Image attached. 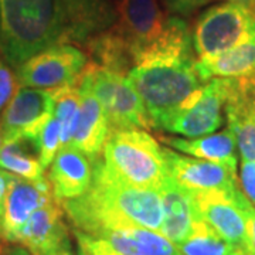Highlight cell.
Returning a JSON list of instances; mask_svg holds the SVG:
<instances>
[{
	"label": "cell",
	"instance_id": "9c48e42d",
	"mask_svg": "<svg viewBox=\"0 0 255 255\" xmlns=\"http://www.w3.org/2000/svg\"><path fill=\"white\" fill-rule=\"evenodd\" d=\"M63 204L54 199L38 209L13 238V244L24 247L31 255H50L73 250V231L64 219Z\"/></svg>",
	"mask_w": 255,
	"mask_h": 255
},
{
	"label": "cell",
	"instance_id": "9a60e30c",
	"mask_svg": "<svg viewBox=\"0 0 255 255\" xmlns=\"http://www.w3.org/2000/svg\"><path fill=\"white\" fill-rule=\"evenodd\" d=\"M226 122L241 159L255 162V77L230 78Z\"/></svg>",
	"mask_w": 255,
	"mask_h": 255
},
{
	"label": "cell",
	"instance_id": "603a6c76",
	"mask_svg": "<svg viewBox=\"0 0 255 255\" xmlns=\"http://www.w3.org/2000/svg\"><path fill=\"white\" fill-rule=\"evenodd\" d=\"M194 67L203 82L213 78L255 77V37L219 55L196 60Z\"/></svg>",
	"mask_w": 255,
	"mask_h": 255
},
{
	"label": "cell",
	"instance_id": "cb8c5ba5",
	"mask_svg": "<svg viewBox=\"0 0 255 255\" xmlns=\"http://www.w3.org/2000/svg\"><path fill=\"white\" fill-rule=\"evenodd\" d=\"M0 169L27 180L44 177L37 137L20 135L4 140L0 149Z\"/></svg>",
	"mask_w": 255,
	"mask_h": 255
},
{
	"label": "cell",
	"instance_id": "d6986e66",
	"mask_svg": "<svg viewBox=\"0 0 255 255\" xmlns=\"http://www.w3.org/2000/svg\"><path fill=\"white\" fill-rule=\"evenodd\" d=\"M68 18V44H82L101 31L114 26L115 7L110 0H63Z\"/></svg>",
	"mask_w": 255,
	"mask_h": 255
},
{
	"label": "cell",
	"instance_id": "1f68e13d",
	"mask_svg": "<svg viewBox=\"0 0 255 255\" xmlns=\"http://www.w3.org/2000/svg\"><path fill=\"white\" fill-rule=\"evenodd\" d=\"M166 10L177 17H190L210 0H162Z\"/></svg>",
	"mask_w": 255,
	"mask_h": 255
},
{
	"label": "cell",
	"instance_id": "30bf717a",
	"mask_svg": "<svg viewBox=\"0 0 255 255\" xmlns=\"http://www.w3.org/2000/svg\"><path fill=\"white\" fill-rule=\"evenodd\" d=\"M233 191H191L197 217L231 246L246 254V217Z\"/></svg>",
	"mask_w": 255,
	"mask_h": 255
},
{
	"label": "cell",
	"instance_id": "f1b7e54d",
	"mask_svg": "<svg viewBox=\"0 0 255 255\" xmlns=\"http://www.w3.org/2000/svg\"><path fill=\"white\" fill-rule=\"evenodd\" d=\"M20 88L17 77L14 75L11 67L0 55V112L7 107L11 98Z\"/></svg>",
	"mask_w": 255,
	"mask_h": 255
},
{
	"label": "cell",
	"instance_id": "6da1fadb",
	"mask_svg": "<svg viewBox=\"0 0 255 255\" xmlns=\"http://www.w3.org/2000/svg\"><path fill=\"white\" fill-rule=\"evenodd\" d=\"M75 230L97 237L107 228L137 226L160 233L163 207L160 191L139 187L111 172L104 160H92L91 187L80 197L61 201Z\"/></svg>",
	"mask_w": 255,
	"mask_h": 255
},
{
	"label": "cell",
	"instance_id": "ffe728a7",
	"mask_svg": "<svg viewBox=\"0 0 255 255\" xmlns=\"http://www.w3.org/2000/svg\"><path fill=\"white\" fill-rule=\"evenodd\" d=\"M159 140L163 145L172 147L177 152L186 153L197 159H204L210 162L224 164L231 170L237 172V142L230 129L214 132L210 135L199 137L163 136L159 135Z\"/></svg>",
	"mask_w": 255,
	"mask_h": 255
},
{
	"label": "cell",
	"instance_id": "5bb4252c",
	"mask_svg": "<svg viewBox=\"0 0 255 255\" xmlns=\"http://www.w3.org/2000/svg\"><path fill=\"white\" fill-rule=\"evenodd\" d=\"M51 184L47 177L27 180L14 176L4 196L1 207V237L11 243L20 228L33 213L54 200Z\"/></svg>",
	"mask_w": 255,
	"mask_h": 255
},
{
	"label": "cell",
	"instance_id": "5b68a950",
	"mask_svg": "<svg viewBox=\"0 0 255 255\" xmlns=\"http://www.w3.org/2000/svg\"><path fill=\"white\" fill-rule=\"evenodd\" d=\"M255 37V13L241 3L224 1L204 10L191 28L196 58L214 57Z\"/></svg>",
	"mask_w": 255,
	"mask_h": 255
},
{
	"label": "cell",
	"instance_id": "4316f807",
	"mask_svg": "<svg viewBox=\"0 0 255 255\" xmlns=\"http://www.w3.org/2000/svg\"><path fill=\"white\" fill-rule=\"evenodd\" d=\"M61 128L58 121L51 115L47 119V122L41 127L37 135V143H38V153H40V162L43 169L46 170L47 167L51 164L53 159L57 155V152L61 147Z\"/></svg>",
	"mask_w": 255,
	"mask_h": 255
},
{
	"label": "cell",
	"instance_id": "ac0fdd59",
	"mask_svg": "<svg viewBox=\"0 0 255 255\" xmlns=\"http://www.w3.org/2000/svg\"><path fill=\"white\" fill-rule=\"evenodd\" d=\"M159 191L163 207L160 233L173 244L179 246L190 236L193 226L199 219L194 209L193 194L167 174L159 186Z\"/></svg>",
	"mask_w": 255,
	"mask_h": 255
},
{
	"label": "cell",
	"instance_id": "b9f144b4",
	"mask_svg": "<svg viewBox=\"0 0 255 255\" xmlns=\"http://www.w3.org/2000/svg\"><path fill=\"white\" fill-rule=\"evenodd\" d=\"M236 255H246V254H244V253H238V254H236Z\"/></svg>",
	"mask_w": 255,
	"mask_h": 255
},
{
	"label": "cell",
	"instance_id": "ab89813d",
	"mask_svg": "<svg viewBox=\"0 0 255 255\" xmlns=\"http://www.w3.org/2000/svg\"><path fill=\"white\" fill-rule=\"evenodd\" d=\"M1 251H3V246L0 244V253H1Z\"/></svg>",
	"mask_w": 255,
	"mask_h": 255
},
{
	"label": "cell",
	"instance_id": "f546056e",
	"mask_svg": "<svg viewBox=\"0 0 255 255\" xmlns=\"http://www.w3.org/2000/svg\"><path fill=\"white\" fill-rule=\"evenodd\" d=\"M237 197L246 217V255H255V206L251 204L241 189L238 190Z\"/></svg>",
	"mask_w": 255,
	"mask_h": 255
},
{
	"label": "cell",
	"instance_id": "44dd1931",
	"mask_svg": "<svg viewBox=\"0 0 255 255\" xmlns=\"http://www.w3.org/2000/svg\"><path fill=\"white\" fill-rule=\"evenodd\" d=\"M95 238L105 241L119 255H180L162 233L137 226L107 228Z\"/></svg>",
	"mask_w": 255,
	"mask_h": 255
},
{
	"label": "cell",
	"instance_id": "ba28073f",
	"mask_svg": "<svg viewBox=\"0 0 255 255\" xmlns=\"http://www.w3.org/2000/svg\"><path fill=\"white\" fill-rule=\"evenodd\" d=\"M230 78H213L204 84L200 95L187 108L169 119L162 130L183 137H199L214 133L226 122V102Z\"/></svg>",
	"mask_w": 255,
	"mask_h": 255
},
{
	"label": "cell",
	"instance_id": "d4e9b609",
	"mask_svg": "<svg viewBox=\"0 0 255 255\" xmlns=\"http://www.w3.org/2000/svg\"><path fill=\"white\" fill-rule=\"evenodd\" d=\"M180 255H236L243 253L237 247L231 246L211 228L197 219L190 236L179 246Z\"/></svg>",
	"mask_w": 255,
	"mask_h": 255
},
{
	"label": "cell",
	"instance_id": "e0dca14e",
	"mask_svg": "<svg viewBox=\"0 0 255 255\" xmlns=\"http://www.w3.org/2000/svg\"><path fill=\"white\" fill-rule=\"evenodd\" d=\"M80 88V115L74 130L71 145L80 149L91 160L98 159L102 153L107 137L110 135V124L100 100L82 82Z\"/></svg>",
	"mask_w": 255,
	"mask_h": 255
},
{
	"label": "cell",
	"instance_id": "2e32d148",
	"mask_svg": "<svg viewBox=\"0 0 255 255\" xmlns=\"http://www.w3.org/2000/svg\"><path fill=\"white\" fill-rule=\"evenodd\" d=\"M47 179L58 201L80 197L91 187L92 160L75 146H63L51 162Z\"/></svg>",
	"mask_w": 255,
	"mask_h": 255
},
{
	"label": "cell",
	"instance_id": "60d3db41",
	"mask_svg": "<svg viewBox=\"0 0 255 255\" xmlns=\"http://www.w3.org/2000/svg\"><path fill=\"white\" fill-rule=\"evenodd\" d=\"M0 255H4V248H3V251L0 253Z\"/></svg>",
	"mask_w": 255,
	"mask_h": 255
},
{
	"label": "cell",
	"instance_id": "836d02e7",
	"mask_svg": "<svg viewBox=\"0 0 255 255\" xmlns=\"http://www.w3.org/2000/svg\"><path fill=\"white\" fill-rule=\"evenodd\" d=\"M4 255H31L24 247L21 246H13L9 248H4Z\"/></svg>",
	"mask_w": 255,
	"mask_h": 255
},
{
	"label": "cell",
	"instance_id": "7c38bea8",
	"mask_svg": "<svg viewBox=\"0 0 255 255\" xmlns=\"http://www.w3.org/2000/svg\"><path fill=\"white\" fill-rule=\"evenodd\" d=\"M166 174L190 191H233L238 187L237 172L224 164L163 149Z\"/></svg>",
	"mask_w": 255,
	"mask_h": 255
},
{
	"label": "cell",
	"instance_id": "d590c367",
	"mask_svg": "<svg viewBox=\"0 0 255 255\" xmlns=\"http://www.w3.org/2000/svg\"><path fill=\"white\" fill-rule=\"evenodd\" d=\"M50 255H74L73 250H63V251H57V253H53Z\"/></svg>",
	"mask_w": 255,
	"mask_h": 255
},
{
	"label": "cell",
	"instance_id": "83f0119b",
	"mask_svg": "<svg viewBox=\"0 0 255 255\" xmlns=\"http://www.w3.org/2000/svg\"><path fill=\"white\" fill-rule=\"evenodd\" d=\"M73 237L77 243V251L78 255H119L114 251L105 241L100 238L91 237L80 230L73 228Z\"/></svg>",
	"mask_w": 255,
	"mask_h": 255
},
{
	"label": "cell",
	"instance_id": "3957f363",
	"mask_svg": "<svg viewBox=\"0 0 255 255\" xmlns=\"http://www.w3.org/2000/svg\"><path fill=\"white\" fill-rule=\"evenodd\" d=\"M196 57L162 60L135 65L127 78L145 107L153 129L191 105L206 82L196 71Z\"/></svg>",
	"mask_w": 255,
	"mask_h": 255
},
{
	"label": "cell",
	"instance_id": "8fae6325",
	"mask_svg": "<svg viewBox=\"0 0 255 255\" xmlns=\"http://www.w3.org/2000/svg\"><path fill=\"white\" fill-rule=\"evenodd\" d=\"M115 11L114 26L130 47L135 65L137 53L163 36L169 17L157 0H119Z\"/></svg>",
	"mask_w": 255,
	"mask_h": 255
},
{
	"label": "cell",
	"instance_id": "52a82bcc",
	"mask_svg": "<svg viewBox=\"0 0 255 255\" xmlns=\"http://www.w3.org/2000/svg\"><path fill=\"white\" fill-rule=\"evenodd\" d=\"M87 64L81 47L63 43L30 57L16 68L20 87L54 90L77 85Z\"/></svg>",
	"mask_w": 255,
	"mask_h": 255
},
{
	"label": "cell",
	"instance_id": "7a4b0ae2",
	"mask_svg": "<svg viewBox=\"0 0 255 255\" xmlns=\"http://www.w3.org/2000/svg\"><path fill=\"white\" fill-rule=\"evenodd\" d=\"M63 43H68L63 0H0V55L11 68Z\"/></svg>",
	"mask_w": 255,
	"mask_h": 255
},
{
	"label": "cell",
	"instance_id": "e575fe53",
	"mask_svg": "<svg viewBox=\"0 0 255 255\" xmlns=\"http://www.w3.org/2000/svg\"><path fill=\"white\" fill-rule=\"evenodd\" d=\"M224 1H234V3H241V4L248 6V7H251V9H253V0H224ZM253 11H254V10H253Z\"/></svg>",
	"mask_w": 255,
	"mask_h": 255
},
{
	"label": "cell",
	"instance_id": "8992f818",
	"mask_svg": "<svg viewBox=\"0 0 255 255\" xmlns=\"http://www.w3.org/2000/svg\"><path fill=\"white\" fill-rule=\"evenodd\" d=\"M80 82L100 100L110 124V130L153 129L145 107L125 75L85 64Z\"/></svg>",
	"mask_w": 255,
	"mask_h": 255
},
{
	"label": "cell",
	"instance_id": "4dcf8cb0",
	"mask_svg": "<svg viewBox=\"0 0 255 255\" xmlns=\"http://www.w3.org/2000/svg\"><path fill=\"white\" fill-rule=\"evenodd\" d=\"M238 186L251 204L255 206V162L241 159Z\"/></svg>",
	"mask_w": 255,
	"mask_h": 255
},
{
	"label": "cell",
	"instance_id": "7402d4cb",
	"mask_svg": "<svg viewBox=\"0 0 255 255\" xmlns=\"http://www.w3.org/2000/svg\"><path fill=\"white\" fill-rule=\"evenodd\" d=\"M82 48L87 50V64L127 77L133 68V54L115 26L88 38Z\"/></svg>",
	"mask_w": 255,
	"mask_h": 255
},
{
	"label": "cell",
	"instance_id": "74e56055",
	"mask_svg": "<svg viewBox=\"0 0 255 255\" xmlns=\"http://www.w3.org/2000/svg\"><path fill=\"white\" fill-rule=\"evenodd\" d=\"M0 237H1V206H0Z\"/></svg>",
	"mask_w": 255,
	"mask_h": 255
},
{
	"label": "cell",
	"instance_id": "f35d334b",
	"mask_svg": "<svg viewBox=\"0 0 255 255\" xmlns=\"http://www.w3.org/2000/svg\"><path fill=\"white\" fill-rule=\"evenodd\" d=\"M253 10H254L255 13V0H253Z\"/></svg>",
	"mask_w": 255,
	"mask_h": 255
},
{
	"label": "cell",
	"instance_id": "d6a6232c",
	"mask_svg": "<svg viewBox=\"0 0 255 255\" xmlns=\"http://www.w3.org/2000/svg\"><path fill=\"white\" fill-rule=\"evenodd\" d=\"M14 174L9 173L3 169H0V206L3 207V200H4V196L9 190V186L11 180H13Z\"/></svg>",
	"mask_w": 255,
	"mask_h": 255
},
{
	"label": "cell",
	"instance_id": "484cf974",
	"mask_svg": "<svg viewBox=\"0 0 255 255\" xmlns=\"http://www.w3.org/2000/svg\"><path fill=\"white\" fill-rule=\"evenodd\" d=\"M54 111L53 115L61 128V147L71 145L74 130L80 115V88L67 85L54 88Z\"/></svg>",
	"mask_w": 255,
	"mask_h": 255
},
{
	"label": "cell",
	"instance_id": "4fadbf2b",
	"mask_svg": "<svg viewBox=\"0 0 255 255\" xmlns=\"http://www.w3.org/2000/svg\"><path fill=\"white\" fill-rule=\"evenodd\" d=\"M54 102V90L18 88L0 118L4 140L20 135L37 137L38 130L53 115Z\"/></svg>",
	"mask_w": 255,
	"mask_h": 255
},
{
	"label": "cell",
	"instance_id": "277c9868",
	"mask_svg": "<svg viewBox=\"0 0 255 255\" xmlns=\"http://www.w3.org/2000/svg\"><path fill=\"white\" fill-rule=\"evenodd\" d=\"M101 159L111 172L139 187L159 189L166 177L163 149L143 129L110 130Z\"/></svg>",
	"mask_w": 255,
	"mask_h": 255
},
{
	"label": "cell",
	"instance_id": "8d00e7d4",
	"mask_svg": "<svg viewBox=\"0 0 255 255\" xmlns=\"http://www.w3.org/2000/svg\"><path fill=\"white\" fill-rule=\"evenodd\" d=\"M3 142H4V136H3V128H1V124H0V149L3 146Z\"/></svg>",
	"mask_w": 255,
	"mask_h": 255
}]
</instances>
